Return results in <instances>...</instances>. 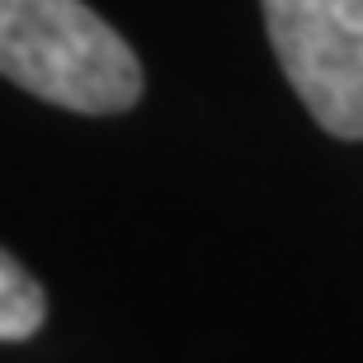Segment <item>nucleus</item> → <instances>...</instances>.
Wrapping results in <instances>:
<instances>
[{"label":"nucleus","instance_id":"nucleus-1","mask_svg":"<svg viewBox=\"0 0 363 363\" xmlns=\"http://www.w3.org/2000/svg\"><path fill=\"white\" fill-rule=\"evenodd\" d=\"M0 76L71 113H123L142 67L85 0H0Z\"/></svg>","mask_w":363,"mask_h":363},{"label":"nucleus","instance_id":"nucleus-2","mask_svg":"<svg viewBox=\"0 0 363 363\" xmlns=\"http://www.w3.org/2000/svg\"><path fill=\"white\" fill-rule=\"evenodd\" d=\"M274 57L330 137L363 142V0H259Z\"/></svg>","mask_w":363,"mask_h":363},{"label":"nucleus","instance_id":"nucleus-3","mask_svg":"<svg viewBox=\"0 0 363 363\" xmlns=\"http://www.w3.org/2000/svg\"><path fill=\"white\" fill-rule=\"evenodd\" d=\"M43 321H48V297H43L38 279L10 250H0V345H19V340L38 335Z\"/></svg>","mask_w":363,"mask_h":363}]
</instances>
